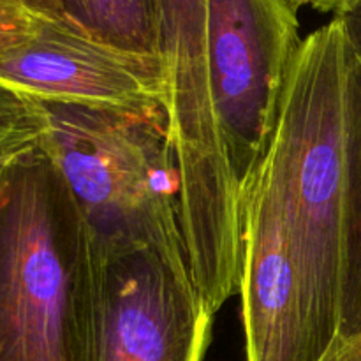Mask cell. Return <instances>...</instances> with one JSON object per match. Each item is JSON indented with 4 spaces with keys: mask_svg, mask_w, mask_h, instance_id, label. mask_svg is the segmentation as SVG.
I'll return each instance as SVG.
<instances>
[{
    "mask_svg": "<svg viewBox=\"0 0 361 361\" xmlns=\"http://www.w3.org/2000/svg\"><path fill=\"white\" fill-rule=\"evenodd\" d=\"M351 46L338 20L303 39L267 155L242 196L245 345L326 356L341 337Z\"/></svg>",
    "mask_w": 361,
    "mask_h": 361,
    "instance_id": "cell-1",
    "label": "cell"
},
{
    "mask_svg": "<svg viewBox=\"0 0 361 361\" xmlns=\"http://www.w3.org/2000/svg\"><path fill=\"white\" fill-rule=\"evenodd\" d=\"M361 331V59L351 48L345 143V281L341 337Z\"/></svg>",
    "mask_w": 361,
    "mask_h": 361,
    "instance_id": "cell-9",
    "label": "cell"
},
{
    "mask_svg": "<svg viewBox=\"0 0 361 361\" xmlns=\"http://www.w3.org/2000/svg\"><path fill=\"white\" fill-rule=\"evenodd\" d=\"M321 361H361V331L338 341Z\"/></svg>",
    "mask_w": 361,
    "mask_h": 361,
    "instance_id": "cell-13",
    "label": "cell"
},
{
    "mask_svg": "<svg viewBox=\"0 0 361 361\" xmlns=\"http://www.w3.org/2000/svg\"><path fill=\"white\" fill-rule=\"evenodd\" d=\"M342 0H303V6H310L323 13H335Z\"/></svg>",
    "mask_w": 361,
    "mask_h": 361,
    "instance_id": "cell-14",
    "label": "cell"
},
{
    "mask_svg": "<svg viewBox=\"0 0 361 361\" xmlns=\"http://www.w3.org/2000/svg\"><path fill=\"white\" fill-rule=\"evenodd\" d=\"M35 2L49 18L66 21L97 41L127 51L157 55L155 0H35Z\"/></svg>",
    "mask_w": 361,
    "mask_h": 361,
    "instance_id": "cell-8",
    "label": "cell"
},
{
    "mask_svg": "<svg viewBox=\"0 0 361 361\" xmlns=\"http://www.w3.org/2000/svg\"><path fill=\"white\" fill-rule=\"evenodd\" d=\"M212 324L187 257L90 238L83 361H203Z\"/></svg>",
    "mask_w": 361,
    "mask_h": 361,
    "instance_id": "cell-4",
    "label": "cell"
},
{
    "mask_svg": "<svg viewBox=\"0 0 361 361\" xmlns=\"http://www.w3.org/2000/svg\"><path fill=\"white\" fill-rule=\"evenodd\" d=\"M42 108L41 145L66 180L92 242L187 257L164 106L129 111L42 102Z\"/></svg>",
    "mask_w": 361,
    "mask_h": 361,
    "instance_id": "cell-3",
    "label": "cell"
},
{
    "mask_svg": "<svg viewBox=\"0 0 361 361\" xmlns=\"http://www.w3.org/2000/svg\"><path fill=\"white\" fill-rule=\"evenodd\" d=\"M302 42L293 0H207L215 115L240 196L274 141Z\"/></svg>",
    "mask_w": 361,
    "mask_h": 361,
    "instance_id": "cell-5",
    "label": "cell"
},
{
    "mask_svg": "<svg viewBox=\"0 0 361 361\" xmlns=\"http://www.w3.org/2000/svg\"><path fill=\"white\" fill-rule=\"evenodd\" d=\"M335 20L342 25L349 46L361 59V0H342Z\"/></svg>",
    "mask_w": 361,
    "mask_h": 361,
    "instance_id": "cell-12",
    "label": "cell"
},
{
    "mask_svg": "<svg viewBox=\"0 0 361 361\" xmlns=\"http://www.w3.org/2000/svg\"><path fill=\"white\" fill-rule=\"evenodd\" d=\"M46 20L35 0H0V60L30 42Z\"/></svg>",
    "mask_w": 361,
    "mask_h": 361,
    "instance_id": "cell-11",
    "label": "cell"
},
{
    "mask_svg": "<svg viewBox=\"0 0 361 361\" xmlns=\"http://www.w3.org/2000/svg\"><path fill=\"white\" fill-rule=\"evenodd\" d=\"M169 127L185 140L217 130L207 49V0H155Z\"/></svg>",
    "mask_w": 361,
    "mask_h": 361,
    "instance_id": "cell-7",
    "label": "cell"
},
{
    "mask_svg": "<svg viewBox=\"0 0 361 361\" xmlns=\"http://www.w3.org/2000/svg\"><path fill=\"white\" fill-rule=\"evenodd\" d=\"M0 81L41 102L104 109L164 106L157 55L127 51L49 18L30 42L0 60Z\"/></svg>",
    "mask_w": 361,
    "mask_h": 361,
    "instance_id": "cell-6",
    "label": "cell"
},
{
    "mask_svg": "<svg viewBox=\"0 0 361 361\" xmlns=\"http://www.w3.org/2000/svg\"><path fill=\"white\" fill-rule=\"evenodd\" d=\"M90 235L41 145L0 152V361H83Z\"/></svg>",
    "mask_w": 361,
    "mask_h": 361,
    "instance_id": "cell-2",
    "label": "cell"
},
{
    "mask_svg": "<svg viewBox=\"0 0 361 361\" xmlns=\"http://www.w3.org/2000/svg\"><path fill=\"white\" fill-rule=\"evenodd\" d=\"M293 2H295L296 6H298V7H302V6H303V0H293Z\"/></svg>",
    "mask_w": 361,
    "mask_h": 361,
    "instance_id": "cell-15",
    "label": "cell"
},
{
    "mask_svg": "<svg viewBox=\"0 0 361 361\" xmlns=\"http://www.w3.org/2000/svg\"><path fill=\"white\" fill-rule=\"evenodd\" d=\"M44 130L42 102L0 81V152L37 141Z\"/></svg>",
    "mask_w": 361,
    "mask_h": 361,
    "instance_id": "cell-10",
    "label": "cell"
}]
</instances>
